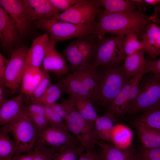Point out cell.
<instances>
[{
  "mask_svg": "<svg viewBox=\"0 0 160 160\" xmlns=\"http://www.w3.org/2000/svg\"><path fill=\"white\" fill-rule=\"evenodd\" d=\"M98 20L93 24L91 34L86 39L89 41L101 38L107 33L125 36L129 33L142 36L147 26L153 22L143 13L138 11L111 12L101 11Z\"/></svg>",
  "mask_w": 160,
  "mask_h": 160,
  "instance_id": "1",
  "label": "cell"
},
{
  "mask_svg": "<svg viewBox=\"0 0 160 160\" xmlns=\"http://www.w3.org/2000/svg\"><path fill=\"white\" fill-rule=\"evenodd\" d=\"M96 71L97 69L89 66L65 75L58 82L63 93L86 96L93 103L97 102L100 96Z\"/></svg>",
  "mask_w": 160,
  "mask_h": 160,
  "instance_id": "2",
  "label": "cell"
},
{
  "mask_svg": "<svg viewBox=\"0 0 160 160\" xmlns=\"http://www.w3.org/2000/svg\"><path fill=\"white\" fill-rule=\"evenodd\" d=\"M62 101L69 111L65 120L66 128L84 148L86 153L93 151L95 144L100 140L95 129V122H90L84 118L69 99H63Z\"/></svg>",
  "mask_w": 160,
  "mask_h": 160,
  "instance_id": "3",
  "label": "cell"
},
{
  "mask_svg": "<svg viewBox=\"0 0 160 160\" xmlns=\"http://www.w3.org/2000/svg\"><path fill=\"white\" fill-rule=\"evenodd\" d=\"M0 131L12 135L18 154L33 150L39 132L31 123L25 110L14 119L2 126Z\"/></svg>",
  "mask_w": 160,
  "mask_h": 160,
  "instance_id": "4",
  "label": "cell"
},
{
  "mask_svg": "<svg viewBox=\"0 0 160 160\" xmlns=\"http://www.w3.org/2000/svg\"><path fill=\"white\" fill-rule=\"evenodd\" d=\"M35 24L37 28L46 31L50 41L56 43L73 38L86 39L91 34L93 30V25L44 18L38 20Z\"/></svg>",
  "mask_w": 160,
  "mask_h": 160,
  "instance_id": "5",
  "label": "cell"
},
{
  "mask_svg": "<svg viewBox=\"0 0 160 160\" xmlns=\"http://www.w3.org/2000/svg\"><path fill=\"white\" fill-rule=\"evenodd\" d=\"M124 36H103L96 39L94 54L89 66L97 69L100 66H113L124 61L125 58L124 51Z\"/></svg>",
  "mask_w": 160,
  "mask_h": 160,
  "instance_id": "6",
  "label": "cell"
},
{
  "mask_svg": "<svg viewBox=\"0 0 160 160\" xmlns=\"http://www.w3.org/2000/svg\"><path fill=\"white\" fill-rule=\"evenodd\" d=\"M116 65L107 67L101 73L96 71L100 100L108 106L129 81L122 66Z\"/></svg>",
  "mask_w": 160,
  "mask_h": 160,
  "instance_id": "7",
  "label": "cell"
},
{
  "mask_svg": "<svg viewBox=\"0 0 160 160\" xmlns=\"http://www.w3.org/2000/svg\"><path fill=\"white\" fill-rule=\"evenodd\" d=\"M160 106V78L153 75L142 78L136 98L126 112L129 115L144 113Z\"/></svg>",
  "mask_w": 160,
  "mask_h": 160,
  "instance_id": "8",
  "label": "cell"
},
{
  "mask_svg": "<svg viewBox=\"0 0 160 160\" xmlns=\"http://www.w3.org/2000/svg\"><path fill=\"white\" fill-rule=\"evenodd\" d=\"M97 0H80L68 10L58 13L55 20L83 24L93 25L100 12Z\"/></svg>",
  "mask_w": 160,
  "mask_h": 160,
  "instance_id": "9",
  "label": "cell"
},
{
  "mask_svg": "<svg viewBox=\"0 0 160 160\" xmlns=\"http://www.w3.org/2000/svg\"><path fill=\"white\" fill-rule=\"evenodd\" d=\"M79 145L81 144L78 140L67 130L65 125L49 124L39 131L35 146L58 148Z\"/></svg>",
  "mask_w": 160,
  "mask_h": 160,
  "instance_id": "10",
  "label": "cell"
},
{
  "mask_svg": "<svg viewBox=\"0 0 160 160\" xmlns=\"http://www.w3.org/2000/svg\"><path fill=\"white\" fill-rule=\"evenodd\" d=\"M5 10L16 26L20 36H25L35 23L25 0H0Z\"/></svg>",
  "mask_w": 160,
  "mask_h": 160,
  "instance_id": "11",
  "label": "cell"
},
{
  "mask_svg": "<svg viewBox=\"0 0 160 160\" xmlns=\"http://www.w3.org/2000/svg\"><path fill=\"white\" fill-rule=\"evenodd\" d=\"M28 50L26 47H18L11 53L4 80L6 86L12 92H16L20 88Z\"/></svg>",
  "mask_w": 160,
  "mask_h": 160,
  "instance_id": "12",
  "label": "cell"
},
{
  "mask_svg": "<svg viewBox=\"0 0 160 160\" xmlns=\"http://www.w3.org/2000/svg\"><path fill=\"white\" fill-rule=\"evenodd\" d=\"M20 37L15 24L6 11L0 6V47L9 57Z\"/></svg>",
  "mask_w": 160,
  "mask_h": 160,
  "instance_id": "13",
  "label": "cell"
},
{
  "mask_svg": "<svg viewBox=\"0 0 160 160\" xmlns=\"http://www.w3.org/2000/svg\"><path fill=\"white\" fill-rule=\"evenodd\" d=\"M56 43L50 41L43 60L42 69L60 76L70 73L66 60L55 48Z\"/></svg>",
  "mask_w": 160,
  "mask_h": 160,
  "instance_id": "14",
  "label": "cell"
},
{
  "mask_svg": "<svg viewBox=\"0 0 160 160\" xmlns=\"http://www.w3.org/2000/svg\"><path fill=\"white\" fill-rule=\"evenodd\" d=\"M26 97L21 94L10 99H7L0 105V125L1 126L12 121L24 110Z\"/></svg>",
  "mask_w": 160,
  "mask_h": 160,
  "instance_id": "15",
  "label": "cell"
},
{
  "mask_svg": "<svg viewBox=\"0 0 160 160\" xmlns=\"http://www.w3.org/2000/svg\"><path fill=\"white\" fill-rule=\"evenodd\" d=\"M49 42V36L46 32L35 39L28 49L25 63L41 68Z\"/></svg>",
  "mask_w": 160,
  "mask_h": 160,
  "instance_id": "16",
  "label": "cell"
},
{
  "mask_svg": "<svg viewBox=\"0 0 160 160\" xmlns=\"http://www.w3.org/2000/svg\"><path fill=\"white\" fill-rule=\"evenodd\" d=\"M142 38L144 51L155 60L160 55V27L151 23L147 26Z\"/></svg>",
  "mask_w": 160,
  "mask_h": 160,
  "instance_id": "17",
  "label": "cell"
},
{
  "mask_svg": "<svg viewBox=\"0 0 160 160\" xmlns=\"http://www.w3.org/2000/svg\"><path fill=\"white\" fill-rule=\"evenodd\" d=\"M97 144L102 149L99 153L101 160H135V151L130 147L120 148L101 140L97 142Z\"/></svg>",
  "mask_w": 160,
  "mask_h": 160,
  "instance_id": "18",
  "label": "cell"
},
{
  "mask_svg": "<svg viewBox=\"0 0 160 160\" xmlns=\"http://www.w3.org/2000/svg\"><path fill=\"white\" fill-rule=\"evenodd\" d=\"M134 124L143 148L150 149L160 147V131L137 120Z\"/></svg>",
  "mask_w": 160,
  "mask_h": 160,
  "instance_id": "19",
  "label": "cell"
},
{
  "mask_svg": "<svg viewBox=\"0 0 160 160\" xmlns=\"http://www.w3.org/2000/svg\"><path fill=\"white\" fill-rule=\"evenodd\" d=\"M42 75V69L25 63L20 88L21 93L26 97L30 95L39 83Z\"/></svg>",
  "mask_w": 160,
  "mask_h": 160,
  "instance_id": "20",
  "label": "cell"
},
{
  "mask_svg": "<svg viewBox=\"0 0 160 160\" xmlns=\"http://www.w3.org/2000/svg\"><path fill=\"white\" fill-rule=\"evenodd\" d=\"M35 23L41 19L55 20L57 14L49 0H25Z\"/></svg>",
  "mask_w": 160,
  "mask_h": 160,
  "instance_id": "21",
  "label": "cell"
},
{
  "mask_svg": "<svg viewBox=\"0 0 160 160\" xmlns=\"http://www.w3.org/2000/svg\"><path fill=\"white\" fill-rule=\"evenodd\" d=\"M143 50L137 51L133 54L126 57L123 66L126 74L130 77L144 75L146 61Z\"/></svg>",
  "mask_w": 160,
  "mask_h": 160,
  "instance_id": "22",
  "label": "cell"
},
{
  "mask_svg": "<svg viewBox=\"0 0 160 160\" xmlns=\"http://www.w3.org/2000/svg\"><path fill=\"white\" fill-rule=\"evenodd\" d=\"M98 6L105 8L104 11L111 12H138L137 8L142 2L140 0H97Z\"/></svg>",
  "mask_w": 160,
  "mask_h": 160,
  "instance_id": "23",
  "label": "cell"
},
{
  "mask_svg": "<svg viewBox=\"0 0 160 160\" xmlns=\"http://www.w3.org/2000/svg\"><path fill=\"white\" fill-rule=\"evenodd\" d=\"M116 117L108 111L101 116H98L95 121L96 132L101 140L111 143L113 129L117 124Z\"/></svg>",
  "mask_w": 160,
  "mask_h": 160,
  "instance_id": "24",
  "label": "cell"
},
{
  "mask_svg": "<svg viewBox=\"0 0 160 160\" xmlns=\"http://www.w3.org/2000/svg\"><path fill=\"white\" fill-rule=\"evenodd\" d=\"M137 76L132 78L108 106V111L116 116L126 114L129 92Z\"/></svg>",
  "mask_w": 160,
  "mask_h": 160,
  "instance_id": "25",
  "label": "cell"
},
{
  "mask_svg": "<svg viewBox=\"0 0 160 160\" xmlns=\"http://www.w3.org/2000/svg\"><path fill=\"white\" fill-rule=\"evenodd\" d=\"M71 96L69 100L81 115L88 121L95 122L98 116L92 100L85 96L72 95Z\"/></svg>",
  "mask_w": 160,
  "mask_h": 160,
  "instance_id": "26",
  "label": "cell"
},
{
  "mask_svg": "<svg viewBox=\"0 0 160 160\" xmlns=\"http://www.w3.org/2000/svg\"><path fill=\"white\" fill-rule=\"evenodd\" d=\"M133 133L126 125L116 124L113 127L111 134V143L121 149L130 147L132 142Z\"/></svg>",
  "mask_w": 160,
  "mask_h": 160,
  "instance_id": "27",
  "label": "cell"
},
{
  "mask_svg": "<svg viewBox=\"0 0 160 160\" xmlns=\"http://www.w3.org/2000/svg\"><path fill=\"white\" fill-rule=\"evenodd\" d=\"M62 54L67 61L70 67L73 70V72L86 68L89 65L78 49L75 41L66 47Z\"/></svg>",
  "mask_w": 160,
  "mask_h": 160,
  "instance_id": "28",
  "label": "cell"
},
{
  "mask_svg": "<svg viewBox=\"0 0 160 160\" xmlns=\"http://www.w3.org/2000/svg\"><path fill=\"white\" fill-rule=\"evenodd\" d=\"M85 150L81 145L52 148L49 160H77Z\"/></svg>",
  "mask_w": 160,
  "mask_h": 160,
  "instance_id": "29",
  "label": "cell"
},
{
  "mask_svg": "<svg viewBox=\"0 0 160 160\" xmlns=\"http://www.w3.org/2000/svg\"><path fill=\"white\" fill-rule=\"evenodd\" d=\"M18 155L16 146L8 134L0 131V160H11Z\"/></svg>",
  "mask_w": 160,
  "mask_h": 160,
  "instance_id": "30",
  "label": "cell"
},
{
  "mask_svg": "<svg viewBox=\"0 0 160 160\" xmlns=\"http://www.w3.org/2000/svg\"><path fill=\"white\" fill-rule=\"evenodd\" d=\"M63 93L61 87L57 83L49 86L43 95L35 103L44 106H49L56 103Z\"/></svg>",
  "mask_w": 160,
  "mask_h": 160,
  "instance_id": "31",
  "label": "cell"
},
{
  "mask_svg": "<svg viewBox=\"0 0 160 160\" xmlns=\"http://www.w3.org/2000/svg\"><path fill=\"white\" fill-rule=\"evenodd\" d=\"M41 79L32 93L26 97V105L35 103L44 93L49 86L51 79L49 72L42 69Z\"/></svg>",
  "mask_w": 160,
  "mask_h": 160,
  "instance_id": "32",
  "label": "cell"
},
{
  "mask_svg": "<svg viewBox=\"0 0 160 160\" xmlns=\"http://www.w3.org/2000/svg\"><path fill=\"white\" fill-rule=\"evenodd\" d=\"M136 120L160 131V106L143 113Z\"/></svg>",
  "mask_w": 160,
  "mask_h": 160,
  "instance_id": "33",
  "label": "cell"
},
{
  "mask_svg": "<svg viewBox=\"0 0 160 160\" xmlns=\"http://www.w3.org/2000/svg\"><path fill=\"white\" fill-rule=\"evenodd\" d=\"M136 35L133 33H129L125 36L124 51L125 58L139 50H144L142 41H139Z\"/></svg>",
  "mask_w": 160,
  "mask_h": 160,
  "instance_id": "34",
  "label": "cell"
},
{
  "mask_svg": "<svg viewBox=\"0 0 160 160\" xmlns=\"http://www.w3.org/2000/svg\"><path fill=\"white\" fill-rule=\"evenodd\" d=\"M57 13L63 12L79 2L80 0H49Z\"/></svg>",
  "mask_w": 160,
  "mask_h": 160,
  "instance_id": "35",
  "label": "cell"
},
{
  "mask_svg": "<svg viewBox=\"0 0 160 160\" xmlns=\"http://www.w3.org/2000/svg\"><path fill=\"white\" fill-rule=\"evenodd\" d=\"M136 160H160V147L153 148H143Z\"/></svg>",
  "mask_w": 160,
  "mask_h": 160,
  "instance_id": "36",
  "label": "cell"
},
{
  "mask_svg": "<svg viewBox=\"0 0 160 160\" xmlns=\"http://www.w3.org/2000/svg\"><path fill=\"white\" fill-rule=\"evenodd\" d=\"M27 115L32 124L39 131L45 128L49 124L46 115L39 114H27Z\"/></svg>",
  "mask_w": 160,
  "mask_h": 160,
  "instance_id": "37",
  "label": "cell"
},
{
  "mask_svg": "<svg viewBox=\"0 0 160 160\" xmlns=\"http://www.w3.org/2000/svg\"><path fill=\"white\" fill-rule=\"evenodd\" d=\"M45 115L49 124L54 125H65L64 119L55 112L50 106L45 107Z\"/></svg>",
  "mask_w": 160,
  "mask_h": 160,
  "instance_id": "38",
  "label": "cell"
},
{
  "mask_svg": "<svg viewBox=\"0 0 160 160\" xmlns=\"http://www.w3.org/2000/svg\"><path fill=\"white\" fill-rule=\"evenodd\" d=\"M51 148L42 146H35L33 149V160H49Z\"/></svg>",
  "mask_w": 160,
  "mask_h": 160,
  "instance_id": "39",
  "label": "cell"
},
{
  "mask_svg": "<svg viewBox=\"0 0 160 160\" xmlns=\"http://www.w3.org/2000/svg\"><path fill=\"white\" fill-rule=\"evenodd\" d=\"M143 76V75H140L137 76L132 84L129 92L127 100V112L130 105L135 100L137 96L139 86Z\"/></svg>",
  "mask_w": 160,
  "mask_h": 160,
  "instance_id": "40",
  "label": "cell"
},
{
  "mask_svg": "<svg viewBox=\"0 0 160 160\" xmlns=\"http://www.w3.org/2000/svg\"><path fill=\"white\" fill-rule=\"evenodd\" d=\"M151 72L160 78V57L156 60L146 61L145 71V74Z\"/></svg>",
  "mask_w": 160,
  "mask_h": 160,
  "instance_id": "41",
  "label": "cell"
},
{
  "mask_svg": "<svg viewBox=\"0 0 160 160\" xmlns=\"http://www.w3.org/2000/svg\"><path fill=\"white\" fill-rule=\"evenodd\" d=\"M24 110L28 115H45V107L36 104L31 103L25 105Z\"/></svg>",
  "mask_w": 160,
  "mask_h": 160,
  "instance_id": "42",
  "label": "cell"
},
{
  "mask_svg": "<svg viewBox=\"0 0 160 160\" xmlns=\"http://www.w3.org/2000/svg\"><path fill=\"white\" fill-rule=\"evenodd\" d=\"M54 111L63 118L64 120L68 114V109L64 103H55L50 106Z\"/></svg>",
  "mask_w": 160,
  "mask_h": 160,
  "instance_id": "43",
  "label": "cell"
},
{
  "mask_svg": "<svg viewBox=\"0 0 160 160\" xmlns=\"http://www.w3.org/2000/svg\"><path fill=\"white\" fill-rule=\"evenodd\" d=\"M9 61V59L6 58L0 52V85H4L5 86H6L5 84L4 80V74Z\"/></svg>",
  "mask_w": 160,
  "mask_h": 160,
  "instance_id": "44",
  "label": "cell"
},
{
  "mask_svg": "<svg viewBox=\"0 0 160 160\" xmlns=\"http://www.w3.org/2000/svg\"><path fill=\"white\" fill-rule=\"evenodd\" d=\"M77 160H101L99 153L95 150L90 153H82L79 156Z\"/></svg>",
  "mask_w": 160,
  "mask_h": 160,
  "instance_id": "45",
  "label": "cell"
},
{
  "mask_svg": "<svg viewBox=\"0 0 160 160\" xmlns=\"http://www.w3.org/2000/svg\"><path fill=\"white\" fill-rule=\"evenodd\" d=\"M34 156L33 150L31 151L15 156L11 160H33Z\"/></svg>",
  "mask_w": 160,
  "mask_h": 160,
  "instance_id": "46",
  "label": "cell"
},
{
  "mask_svg": "<svg viewBox=\"0 0 160 160\" xmlns=\"http://www.w3.org/2000/svg\"><path fill=\"white\" fill-rule=\"evenodd\" d=\"M143 1L152 5H155L160 2L159 0H145Z\"/></svg>",
  "mask_w": 160,
  "mask_h": 160,
  "instance_id": "47",
  "label": "cell"
},
{
  "mask_svg": "<svg viewBox=\"0 0 160 160\" xmlns=\"http://www.w3.org/2000/svg\"><path fill=\"white\" fill-rule=\"evenodd\" d=\"M156 9V12L157 13H158L159 14V15H160V6L158 7Z\"/></svg>",
  "mask_w": 160,
  "mask_h": 160,
  "instance_id": "48",
  "label": "cell"
}]
</instances>
